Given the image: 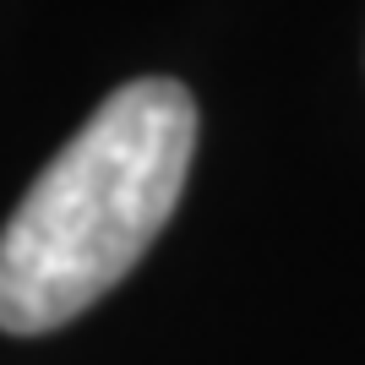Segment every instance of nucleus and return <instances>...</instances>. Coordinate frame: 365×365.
Wrapping results in <instances>:
<instances>
[{"mask_svg":"<svg viewBox=\"0 0 365 365\" xmlns=\"http://www.w3.org/2000/svg\"><path fill=\"white\" fill-rule=\"evenodd\" d=\"M197 153V104L137 76L88 115L0 229V327L49 333L82 317L169 224Z\"/></svg>","mask_w":365,"mask_h":365,"instance_id":"nucleus-1","label":"nucleus"}]
</instances>
